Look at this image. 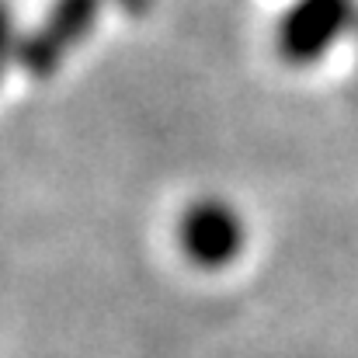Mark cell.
I'll use <instances>...</instances> for the list:
<instances>
[{"mask_svg": "<svg viewBox=\"0 0 358 358\" xmlns=\"http://www.w3.org/2000/svg\"><path fill=\"white\" fill-rule=\"evenodd\" d=\"M355 21V0H296L275 28V52L289 66H310L324 59Z\"/></svg>", "mask_w": 358, "mask_h": 358, "instance_id": "1", "label": "cell"}, {"mask_svg": "<svg viewBox=\"0 0 358 358\" xmlns=\"http://www.w3.org/2000/svg\"><path fill=\"white\" fill-rule=\"evenodd\" d=\"M98 10H101V0H56L45 14V21L14 42V59L24 73H31L35 80H45L52 77L63 59L70 56L73 45H80L91 31H94V21H98Z\"/></svg>", "mask_w": 358, "mask_h": 358, "instance_id": "2", "label": "cell"}, {"mask_svg": "<svg viewBox=\"0 0 358 358\" xmlns=\"http://www.w3.org/2000/svg\"><path fill=\"white\" fill-rule=\"evenodd\" d=\"M243 240H247L243 220L234 206L220 199H199L181 213L178 243H181V254L195 268L216 271V268L234 264L243 250Z\"/></svg>", "mask_w": 358, "mask_h": 358, "instance_id": "3", "label": "cell"}, {"mask_svg": "<svg viewBox=\"0 0 358 358\" xmlns=\"http://www.w3.org/2000/svg\"><path fill=\"white\" fill-rule=\"evenodd\" d=\"M119 3H122V7H125V10H132V14L146 7V0H119Z\"/></svg>", "mask_w": 358, "mask_h": 358, "instance_id": "4", "label": "cell"}]
</instances>
